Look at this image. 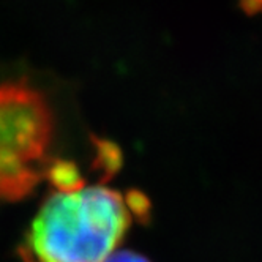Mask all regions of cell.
Here are the masks:
<instances>
[{"label": "cell", "mask_w": 262, "mask_h": 262, "mask_svg": "<svg viewBox=\"0 0 262 262\" xmlns=\"http://www.w3.org/2000/svg\"><path fill=\"white\" fill-rule=\"evenodd\" d=\"M104 262H150L145 256L129 251V250H117L116 253H112Z\"/></svg>", "instance_id": "4"}, {"label": "cell", "mask_w": 262, "mask_h": 262, "mask_svg": "<svg viewBox=\"0 0 262 262\" xmlns=\"http://www.w3.org/2000/svg\"><path fill=\"white\" fill-rule=\"evenodd\" d=\"M48 176L55 186V191L67 193V191H74L84 186V180L81 177V172L70 161H55L49 169Z\"/></svg>", "instance_id": "3"}, {"label": "cell", "mask_w": 262, "mask_h": 262, "mask_svg": "<svg viewBox=\"0 0 262 262\" xmlns=\"http://www.w3.org/2000/svg\"><path fill=\"white\" fill-rule=\"evenodd\" d=\"M238 8L247 16L262 14V0H238Z\"/></svg>", "instance_id": "5"}, {"label": "cell", "mask_w": 262, "mask_h": 262, "mask_svg": "<svg viewBox=\"0 0 262 262\" xmlns=\"http://www.w3.org/2000/svg\"><path fill=\"white\" fill-rule=\"evenodd\" d=\"M133 218L126 198L107 186L55 191L32 224L29 253L36 262H104Z\"/></svg>", "instance_id": "1"}, {"label": "cell", "mask_w": 262, "mask_h": 262, "mask_svg": "<svg viewBox=\"0 0 262 262\" xmlns=\"http://www.w3.org/2000/svg\"><path fill=\"white\" fill-rule=\"evenodd\" d=\"M51 129V111L38 90L0 84V199H19L38 182Z\"/></svg>", "instance_id": "2"}]
</instances>
